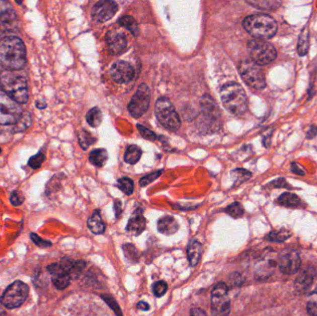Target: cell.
<instances>
[{
	"label": "cell",
	"mask_w": 317,
	"mask_h": 316,
	"mask_svg": "<svg viewBox=\"0 0 317 316\" xmlns=\"http://www.w3.org/2000/svg\"><path fill=\"white\" fill-rule=\"evenodd\" d=\"M101 299H103L106 303L109 305V307L114 311V314H115V315L123 316V312H122V310H121L120 306L118 304L117 301L113 299L112 297L109 296V295H102V296H101Z\"/></svg>",
	"instance_id": "obj_38"
},
{
	"label": "cell",
	"mask_w": 317,
	"mask_h": 316,
	"mask_svg": "<svg viewBox=\"0 0 317 316\" xmlns=\"http://www.w3.org/2000/svg\"><path fill=\"white\" fill-rule=\"evenodd\" d=\"M48 272L52 276L53 284L59 290H62L70 285V277L59 264H51L48 266Z\"/></svg>",
	"instance_id": "obj_17"
},
{
	"label": "cell",
	"mask_w": 317,
	"mask_h": 316,
	"mask_svg": "<svg viewBox=\"0 0 317 316\" xmlns=\"http://www.w3.org/2000/svg\"><path fill=\"white\" fill-rule=\"evenodd\" d=\"M224 211H225L228 215L233 217V218H235V219L241 218V217L243 216V214H244V209H243V207H242L241 203H239V202L232 203V204L229 205L227 208H225Z\"/></svg>",
	"instance_id": "obj_37"
},
{
	"label": "cell",
	"mask_w": 317,
	"mask_h": 316,
	"mask_svg": "<svg viewBox=\"0 0 317 316\" xmlns=\"http://www.w3.org/2000/svg\"><path fill=\"white\" fill-rule=\"evenodd\" d=\"M155 115L158 123L171 132H176L181 126V120L170 100L161 98L155 104Z\"/></svg>",
	"instance_id": "obj_5"
},
{
	"label": "cell",
	"mask_w": 317,
	"mask_h": 316,
	"mask_svg": "<svg viewBox=\"0 0 317 316\" xmlns=\"http://www.w3.org/2000/svg\"><path fill=\"white\" fill-rule=\"evenodd\" d=\"M89 230L95 234H101L105 232V223L103 222L100 211H96L89 217L88 221Z\"/></svg>",
	"instance_id": "obj_24"
},
{
	"label": "cell",
	"mask_w": 317,
	"mask_h": 316,
	"mask_svg": "<svg viewBox=\"0 0 317 316\" xmlns=\"http://www.w3.org/2000/svg\"><path fill=\"white\" fill-rule=\"evenodd\" d=\"M187 253H188V263L190 264V266H192V267L196 266L197 264H199L200 258H201V254H202L201 244L198 240L190 241L188 244Z\"/></svg>",
	"instance_id": "obj_22"
},
{
	"label": "cell",
	"mask_w": 317,
	"mask_h": 316,
	"mask_svg": "<svg viewBox=\"0 0 317 316\" xmlns=\"http://www.w3.org/2000/svg\"><path fill=\"white\" fill-rule=\"evenodd\" d=\"M317 135V126L315 125H311L309 131L307 132V138L308 139H312L314 138Z\"/></svg>",
	"instance_id": "obj_51"
},
{
	"label": "cell",
	"mask_w": 317,
	"mask_h": 316,
	"mask_svg": "<svg viewBox=\"0 0 317 316\" xmlns=\"http://www.w3.org/2000/svg\"><path fill=\"white\" fill-rule=\"evenodd\" d=\"M290 232L286 229H281L278 231H272L265 236V239L271 242H284L290 238Z\"/></svg>",
	"instance_id": "obj_33"
},
{
	"label": "cell",
	"mask_w": 317,
	"mask_h": 316,
	"mask_svg": "<svg viewBox=\"0 0 317 316\" xmlns=\"http://www.w3.org/2000/svg\"><path fill=\"white\" fill-rule=\"evenodd\" d=\"M202 113L204 116L210 120H217L220 117V110L216 105L215 101L211 99L210 96H204L200 102Z\"/></svg>",
	"instance_id": "obj_20"
},
{
	"label": "cell",
	"mask_w": 317,
	"mask_h": 316,
	"mask_svg": "<svg viewBox=\"0 0 317 316\" xmlns=\"http://www.w3.org/2000/svg\"><path fill=\"white\" fill-rule=\"evenodd\" d=\"M136 308L138 310H149V305L147 303L146 301H139L137 304H136Z\"/></svg>",
	"instance_id": "obj_53"
},
{
	"label": "cell",
	"mask_w": 317,
	"mask_h": 316,
	"mask_svg": "<svg viewBox=\"0 0 317 316\" xmlns=\"http://www.w3.org/2000/svg\"><path fill=\"white\" fill-rule=\"evenodd\" d=\"M0 152H1V149H0Z\"/></svg>",
	"instance_id": "obj_56"
},
{
	"label": "cell",
	"mask_w": 317,
	"mask_h": 316,
	"mask_svg": "<svg viewBox=\"0 0 317 316\" xmlns=\"http://www.w3.org/2000/svg\"><path fill=\"white\" fill-rule=\"evenodd\" d=\"M162 171H156L151 174H148L147 176H143L139 181V185L141 187H147L151 182L155 181L162 175Z\"/></svg>",
	"instance_id": "obj_41"
},
{
	"label": "cell",
	"mask_w": 317,
	"mask_h": 316,
	"mask_svg": "<svg viewBox=\"0 0 317 316\" xmlns=\"http://www.w3.org/2000/svg\"><path fill=\"white\" fill-rule=\"evenodd\" d=\"M31 239L32 240L34 241V243L36 244L38 247H41V248H47V247L51 246V243L50 242H48V241H46V240H43L42 239H40L38 235L36 234H31Z\"/></svg>",
	"instance_id": "obj_46"
},
{
	"label": "cell",
	"mask_w": 317,
	"mask_h": 316,
	"mask_svg": "<svg viewBox=\"0 0 317 316\" xmlns=\"http://www.w3.org/2000/svg\"><path fill=\"white\" fill-rule=\"evenodd\" d=\"M142 150L139 146L131 145L127 147L124 154V161L130 164H135L140 160Z\"/></svg>",
	"instance_id": "obj_28"
},
{
	"label": "cell",
	"mask_w": 317,
	"mask_h": 316,
	"mask_svg": "<svg viewBox=\"0 0 317 316\" xmlns=\"http://www.w3.org/2000/svg\"><path fill=\"white\" fill-rule=\"evenodd\" d=\"M112 79L118 84L131 82L135 77V70L132 65L126 61H117L111 69Z\"/></svg>",
	"instance_id": "obj_14"
},
{
	"label": "cell",
	"mask_w": 317,
	"mask_h": 316,
	"mask_svg": "<svg viewBox=\"0 0 317 316\" xmlns=\"http://www.w3.org/2000/svg\"><path fill=\"white\" fill-rule=\"evenodd\" d=\"M44 161H45V154L41 151V152L37 153L36 155L30 159L28 164L32 169H38L41 166Z\"/></svg>",
	"instance_id": "obj_42"
},
{
	"label": "cell",
	"mask_w": 317,
	"mask_h": 316,
	"mask_svg": "<svg viewBox=\"0 0 317 316\" xmlns=\"http://www.w3.org/2000/svg\"><path fill=\"white\" fill-rule=\"evenodd\" d=\"M247 3L261 10H276L281 5V2L276 0H252L247 1Z\"/></svg>",
	"instance_id": "obj_31"
},
{
	"label": "cell",
	"mask_w": 317,
	"mask_h": 316,
	"mask_svg": "<svg viewBox=\"0 0 317 316\" xmlns=\"http://www.w3.org/2000/svg\"><path fill=\"white\" fill-rule=\"evenodd\" d=\"M271 185H273L274 188H288L289 187L284 178H278L276 181L272 182Z\"/></svg>",
	"instance_id": "obj_48"
},
{
	"label": "cell",
	"mask_w": 317,
	"mask_h": 316,
	"mask_svg": "<svg viewBox=\"0 0 317 316\" xmlns=\"http://www.w3.org/2000/svg\"><path fill=\"white\" fill-rule=\"evenodd\" d=\"M106 41L109 51L112 55H120L127 47V39L123 33L111 31L106 35Z\"/></svg>",
	"instance_id": "obj_15"
},
{
	"label": "cell",
	"mask_w": 317,
	"mask_h": 316,
	"mask_svg": "<svg viewBox=\"0 0 317 316\" xmlns=\"http://www.w3.org/2000/svg\"><path fill=\"white\" fill-rule=\"evenodd\" d=\"M24 201V195L18 191H14L12 192V196H11V202H12V205L20 206L21 204H23Z\"/></svg>",
	"instance_id": "obj_45"
},
{
	"label": "cell",
	"mask_w": 317,
	"mask_h": 316,
	"mask_svg": "<svg viewBox=\"0 0 317 316\" xmlns=\"http://www.w3.org/2000/svg\"><path fill=\"white\" fill-rule=\"evenodd\" d=\"M146 228V219L143 216L142 210H136L129 219L126 230L135 235L139 234Z\"/></svg>",
	"instance_id": "obj_18"
},
{
	"label": "cell",
	"mask_w": 317,
	"mask_h": 316,
	"mask_svg": "<svg viewBox=\"0 0 317 316\" xmlns=\"http://www.w3.org/2000/svg\"><path fill=\"white\" fill-rule=\"evenodd\" d=\"M291 171L293 172L294 174H296L298 176H304L305 175L304 169L301 166H299V164H296V163H293V164H291Z\"/></svg>",
	"instance_id": "obj_49"
},
{
	"label": "cell",
	"mask_w": 317,
	"mask_h": 316,
	"mask_svg": "<svg viewBox=\"0 0 317 316\" xmlns=\"http://www.w3.org/2000/svg\"><path fill=\"white\" fill-rule=\"evenodd\" d=\"M309 36H310L309 30L307 28L302 29L300 35H299L298 47H297L299 56H305L309 50V44H310Z\"/></svg>",
	"instance_id": "obj_29"
},
{
	"label": "cell",
	"mask_w": 317,
	"mask_h": 316,
	"mask_svg": "<svg viewBox=\"0 0 317 316\" xmlns=\"http://www.w3.org/2000/svg\"><path fill=\"white\" fill-rule=\"evenodd\" d=\"M31 123V115L28 112H24L21 118L19 119L17 123H15V131L16 132H21L24 131L27 128Z\"/></svg>",
	"instance_id": "obj_39"
},
{
	"label": "cell",
	"mask_w": 317,
	"mask_h": 316,
	"mask_svg": "<svg viewBox=\"0 0 317 316\" xmlns=\"http://www.w3.org/2000/svg\"><path fill=\"white\" fill-rule=\"evenodd\" d=\"M85 267H86V262H84V261L75 262L74 264H73V266H72V268L70 270V273H69L70 279L71 278H73V279L78 278L79 275H81L83 270L85 269Z\"/></svg>",
	"instance_id": "obj_40"
},
{
	"label": "cell",
	"mask_w": 317,
	"mask_h": 316,
	"mask_svg": "<svg viewBox=\"0 0 317 316\" xmlns=\"http://www.w3.org/2000/svg\"><path fill=\"white\" fill-rule=\"evenodd\" d=\"M17 24L16 12L10 8L0 9V34L12 32L17 27Z\"/></svg>",
	"instance_id": "obj_16"
},
{
	"label": "cell",
	"mask_w": 317,
	"mask_h": 316,
	"mask_svg": "<svg viewBox=\"0 0 317 316\" xmlns=\"http://www.w3.org/2000/svg\"><path fill=\"white\" fill-rule=\"evenodd\" d=\"M232 175L235 177V186L241 185L252 177V173L245 169H235L232 172Z\"/></svg>",
	"instance_id": "obj_36"
},
{
	"label": "cell",
	"mask_w": 317,
	"mask_h": 316,
	"mask_svg": "<svg viewBox=\"0 0 317 316\" xmlns=\"http://www.w3.org/2000/svg\"><path fill=\"white\" fill-rule=\"evenodd\" d=\"M35 105H36V107H37L38 109H44V108H46V107H47L46 103H45L44 101H36Z\"/></svg>",
	"instance_id": "obj_54"
},
{
	"label": "cell",
	"mask_w": 317,
	"mask_h": 316,
	"mask_svg": "<svg viewBox=\"0 0 317 316\" xmlns=\"http://www.w3.org/2000/svg\"><path fill=\"white\" fill-rule=\"evenodd\" d=\"M102 119H103L102 111H100V109L98 107L91 109L87 114V122L92 127L100 126L102 123Z\"/></svg>",
	"instance_id": "obj_30"
},
{
	"label": "cell",
	"mask_w": 317,
	"mask_h": 316,
	"mask_svg": "<svg viewBox=\"0 0 317 316\" xmlns=\"http://www.w3.org/2000/svg\"><path fill=\"white\" fill-rule=\"evenodd\" d=\"M89 161L95 166L102 167L106 164V162L108 161V152L104 148L95 149L90 153Z\"/></svg>",
	"instance_id": "obj_27"
},
{
	"label": "cell",
	"mask_w": 317,
	"mask_h": 316,
	"mask_svg": "<svg viewBox=\"0 0 317 316\" xmlns=\"http://www.w3.org/2000/svg\"><path fill=\"white\" fill-rule=\"evenodd\" d=\"M26 62V48L22 39L6 36L0 39V64L6 70H20Z\"/></svg>",
	"instance_id": "obj_1"
},
{
	"label": "cell",
	"mask_w": 317,
	"mask_h": 316,
	"mask_svg": "<svg viewBox=\"0 0 317 316\" xmlns=\"http://www.w3.org/2000/svg\"><path fill=\"white\" fill-rule=\"evenodd\" d=\"M307 311L311 316H317V301L311 300L307 303Z\"/></svg>",
	"instance_id": "obj_47"
},
{
	"label": "cell",
	"mask_w": 317,
	"mask_h": 316,
	"mask_svg": "<svg viewBox=\"0 0 317 316\" xmlns=\"http://www.w3.org/2000/svg\"><path fill=\"white\" fill-rule=\"evenodd\" d=\"M78 140H79V143L82 146L83 149H88V146L95 144L97 139L93 137L88 131L82 130L78 134Z\"/></svg>",
	"instance_id": "obj_34"
},
{
	"label": "cell",
	"mask_w": 317,
	"mask_h": 316,
	"mask_svg": "<svg viewBox=\"0 0 317 316\" xmlns=\"http://www.w3.org/2000/svg\"><path fill=\"white\" fill-rule=\"evenodd\" d=\"M190 316H207V313L200 308H192L190 310Z\"/></svg>",
	"instance_id": "obj_52"
},
{
	"label": "cell",
	"mask_w": 317,
	"mask_h": 316,
	"mask_svg": "<svg viewBox=\"0 0 317 316\" xmlns=\"http://www.w3.org/2000/svg\"><path fill=\"white\" fill-rule=\"evenodd\" d=\"M239 70L241 78L249 87L257 90H262L266 87L264 71L258 65L255 64L253 60L250 59L242 60L240 63Z\"/></svg>",
	"instance_id": "obj_7"
},
{
	"label": "cell",
	"mask_w": 317,
	"mask_h": 316,
	"mask_svg": "<svg viewBox=\"0 0 317 316\" xmlns=\"http://www.w3.org/2000/svg\"><path fill=\"white\" fill-rule=\"evenodd\" d=\"M150 103V90L146 84H142L137 88L134 97L128 104L131 116L139 118L147 111Z\"/></svg>",
	"instance_id": "obj_10"
},
{
	"label": "cell",
	"mask_w": 317,
	"mask_h": 316,
	"mask_svg": "<svg viewBox=\"0 0 317 316\" xmlns=\"http://www.w3.org/2000/svg\"><path fill=\"white\" fill-rule=\"evenodd\" d=\"M118 12V5L114 1L104 0L95 4L91 12L92 20L96 23H106L110 21Z\"/></svg>",
	"instance_id": "obj_11"
},
{
	"label": "cell",
	"mask_w": 317,
	"mask_h": 316,
	"mask_svg": "<svg viewBox=\"0 0 317 316\" xmlns=\"http://www.w3.org/2000/svg\"><path fill=\"white\" fill-rule=\"evenodd\" d=\"M248 51L255 64H270L276 59V47L268 42L261 39H253L248 43Z\"/></svg>",
	"instance_id": "obj_6"
},
{
	"label": "cell",
	"mask_w": 317,
	"mask_h": 316,
	"mask_svg": "<svg viewBox=\"0 0 317 316\" xmlns=\"http://www.w3.org/2000/svg\"><path fill=\"white\" fill-rule=\"evenodd\" d=\"M23 113L19 103L0 90V124H15Z\"/></svg>",
	"instance_id": "obj_9"
},
{
	"label": "cell",
	"mask_w": 317,
	"mask_h": 316,
	"mask_svg": "<svg viewBox=\"0 0 317 316\" xmlns=\"http://www.w3.org/2000/svg\"><path fill=\"white\" fill-rule=\"evenodd\" d=\"M277 264L283 274L294 275L299 269L301 261L298 252L295 251H288L279 257Z\"/></svg>",
	"instance_id": "obj_13"
},
{
	"label": "cell",
	"mask_w": 317,
	"mask_h": 316,
	"mask_svg": "<svg viewBox=\"0 0 317 316\" xmlns=\"http://www.w3.org/2000/svg\"><path fill=\"white\" fill-rule=\"evenodd\" d=\"M0 87L12 100L19 104H24L28 101L29 92L25 77L15 70H3L0 73Z\"/></svg>",
	"instance_id": "obj_2"
},
{
	"label": "cell",
	"mask_w": 317,
	"mask_h": 316,
	"mask_svg": "<svg viewBox=\"0 0 317 316\" xmlns=\"http://www.w3.org/2000/svg\"><path fill=\"white\" fill-rule=\"evenodd\" d=\"M243 27L256 39H270L276 35L277 24L266 14H253L244 19Z\"/></svg>",
	"instance_id": "obj_4"
},
{
	"label": "cell",
	"mask_w": 317,
	"mask_h": 316,
	"mask_svg": "<svg viewBox=\"0 0 317 316\" xmlns=\"http://www.w3.org/2000/svg\"><path fill=\"white\" fill-rule=\"evenodd\" d=\"M168 289V286L165 281H158L154 283L152 286V291L156 297L164 296Z\"/></svg>",
	"instance_id": "obj_43"
},
{
	"label": "cell",
	"mask_w": 317,
	"mask_h": 316,
	"mask_svg": "<svg viewBox=\"0 0 317 316\" xmlns=\"http://www.w3.org/2000/svg\"><path fill=\"white\" fill-rule=\"evenodd\" d=\"M315 270L311 267H309L307 269L304 270L303 272H301L299 274V276L297 277L296 281H295V286L299 288V289H306L308 287L311 286L313 279L315 277Z\"/></svg>",
	"instance_id": "obj_23"
},
{
	"label": "cell",
	"mask_w": 317,
	"mask_h": 316,
	"mask_svg": "<svg viewBox=\"0 0 317 316\" xmlns=\"http://www.w3.org/2000/svg\"><path fill=\"white\" fill-rule=\"evenodd\" d=\"M158 231L166 235L176 234L179 229V224L174 217H162L158 221Z\"/></svg>",
	"instance_id": "obj_21"
},
{
	"label": "cell",
	"mask_w": 317,
	"mask_h": 316,
	"mask_svg": "<svg viewBox=\"0 0 317 316\" xmlns=\"http://www.w3.org/2000/svg\"><path fill=\"white\" fill-rule=\"evenodd\" d=\"M114 211H115L116 218H119L122 213V202L119 199L114 200Z\"/></svg>",
	"instance_id": "obj_50"
},
{
	"label": "cell",
	"mask_w": 317,
	"mask_h": 316,
	"mask_svg": "<svg viewBox=\"0 0 317 316\" xmlns=\"http://www.w3.org/2000/svg\"><path fill=\"white\" fill-rule=\"evenodd\" d=\"M220 97L224 108L234 115H243L248 110L246 93L237 83H229L224 85L221 88Z\"/></svg>",
	"instance_id": "obj_3"
},
{
	"label": "cell",
	"mask_w": 317,
	"mask_h": 316,
	"mask_svg": "<svg viewBox=\"0 0 317 316\" xmlns=\"http://www.w3.org/2000/svg\"><path fill=\"white\" fill-rule=\"evenodd\" d=\"M137 129L140 132L141 135L147 140L154 141L158 138L154 132L147 129V127H145V126H142L141 124H137Z\"/></svg>",
	"instance_id": "obj_44"
},
{
	"label": "cell",
	"mask_w": 317,
	"mask_h": 316,
	"mask_svg": "<svg viewBox=\"0 0 317 316\" xmlns=\"http://www.w3.org/2000/svg\"><path fill=\"white\" fill-rule=\"evenodd\" d=\"M118 23L122 27L125 28L127 31H129L132 35L137 36L138 34H139V28L137 26L136 21L132 16H129V15L123 16V17L119 19Z\"/></svg>",
	"instance_id": "obj_26"
},
{
	"label": "cell",
	"mask_w": 317,
	"mask_h": 316,
	"mask_svg": "<svg viewBox=\"0 0 317 316\" xmlns=\"http://www.w3.org/2000/svg\"><path fill=\"white\" fill-rule=\"evenodd\" d=\"M117 187L121 189L125 195H132L134 192V182L128 177L120 178L117 182Z\"/></svg>",
	"instance_id": "obj_35"
},
{
	"label": "cell",
	"mask_w": 317,
	"mask_h": 316,
	"mask_svg": "<svg viewBox=\"0 0 317 316\" xmlns=\"http://www.w3.org/2000/svg\"><path fill=\"white\" fill-rule=\"evenodd\" d=\"M123 253H124V256H125L126 260L128 262L132 263V264L138 263L140 255H139V252L136 250V248L134 245L129 244V243L128 244H124L123 246Z\"/></svg>",
	"instance_id": "obj_32"
},
{
	"label": "cell",
	"mask_w": 317,
	"mask_h": 316,
	"mask_svg": "<svg viewBox=\"0 0 317 316\" xmlns=\"http://www.w3.org/2000/svg\"><path fill=\"white\" fill-rule=\"evenodd\" d=\"M311 295H317V285L316 287H314V289H313V291L311 293Z\"/></svg>",
	"instance_id": "obj_55"
},
{
	"label": "cell",
	"mask_w": 317,
	"mask_h": 316,
	"mask_svg": "<svg viewBox=\"0 0 317 316\" xmlns=\"http://www.w3.org/2000/svg\"><path fill=\"white\" fill-rule=\"evenodd\" d=\"M28 293L29 287L25 283L22 281L14 282L3 293L0 298V302L9 309L18 308L26 300Z\"/></svg>",
	"instance_id": "obj_8"
},
{
	"label": "cell",
	"mask_w": 317,
	"mask_h": 316,
	"mask_svg": "<svg viewBox=\"0 0 317 316\" xmlns=\"http://www.w3.org/2000/svg\"><path fill=\"white\" fill-rule=\"evenodd\" d=\"M277 202L282 206L288 207V208H297L301 205V201L298 196L295 194L286 193L282 194L281 196L277 199Z\"/></svg>",
	"instance_id": "obj_25"
},
{
	"label": "cell",
	"mask_w": 317,
	"mask_h": 316,
	"mask_svg": "<svg viewBox=\"0 0 317 316\" xmlns=\"http://www.w3.org/2000/svg\"><path fill=\"white\" fill-rule=\"evenodd\" d=\"M211 316H228L231 302L228 292L223 290H212L211 292Z\"/></svg>",
	"instance_id": "obj_12"
},
{
	"label": "cell",
	"mask_w": 317,
	"mask_h": 316,
	"mask_svg": "<svg viewBox=\"0 0 317 316\" xmlns=\"http://www.w3.org/2000/svg\"><path fill=\"white\" fill-rule=\"evenodd\" d=\"M276 266V262L269 259H264L263 261L259 262L255 268V278L260 281L267 279L273 275Z\"/></svg>",
	"instance_id": "obj_19"
}]
</instances>
